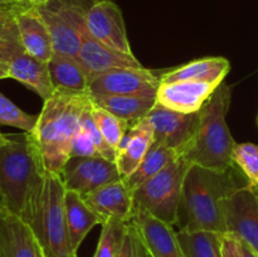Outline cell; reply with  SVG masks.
<instances>
[{"label":"cell","instance_id":"484cf974","mask_svg":"<svg viewBox=\"0 0 258 257\" xmlns=\"http://www.w3.org/2000/svg\"><path fill=\"white\" fill-rule=\"evenodd\" d=\"M176 234L185 257H223L222 233L178 231Z\"/></svg>","mask_w":258,"mask_h":257},{"label":"cell","instance_id":"4316f807","mask_svg":"<svg viewBox=\"0 0 258 257\" xmlns=\"http://www.w3.org/2000/svg\"><path fill=\"white\" fill-rule=\"evenodd\" d=\"M91 115H92L96 126L102 134L105 140L107 141L108 145L117 153V148L121 140L133 125L128 121L117 117L113 113L98 107L93 102L92 107H91Z\"/></svg>","mask_w":258,"mask_h":257},{"label":"cell","instance_id":"277c9868","mask_svg":"<svg viewBox=\"0 0 258 257\" xmlns=\"http://www.w3.org/2000/svg\"><path fill=\"white\" fill-rule=\"evenodd\" d=\"M231 98L232 87L222 82L199 110L196 138L181 156L191 165L221 171L236 166L232 154L237 143L226 122Z\"/></svg>","mask_w":258,"mask_h":257},{"label":"cell","instance_id":"8d00e7d4","mask_svg":"<svg viewBox=\"0 0 258 257\" xmlns=\"http://www.w3.org/2000/svg\"><path fill=\"white\" fill-rule=\"evenodd\" d=\"M237 238H238V237H237ZM239 246H241V252L243 257H258V252L254 248H252L247 242L239 239Z\"/></svg>","mask_w":258,"mask_h":257},{"label":"cell","instance_id":"ba28073f","mask_svg":"<svg viewBox=\"0 0 258 257\" xmlns=\"http://www.w3.org/2000/svg\"><path fill=\"white\" fill-rule=\"evenodd\" d=\"M154 127V141L183 156L190 148L199 125V111L183 113L156 103L148 115Z\"/></svg>","mask_w":258,"mask_h":257},{"label":"cell","instance_id":"6da1fadb","mask_svg":"<svg viewBox=\"0 0 258 257\" xmlns=\"http://www.w3.org/2000/svg\"><path fill=\"white\" fill-rule=\"evenodd\" d=\"M45 171L29 133L0 131V206L29 224L42 203Z\"/></svg>","mask_w":258,"mask_h":257},{"label":"cell","instance_id":"603a6c76","mask_svg":"<svg viewBox=\"0 0 258 257\" xmlns=\"http://www.w3.org/2000/svg\"><path fill=\"white\" fill-rule=\"evenodd\" d=\"M55 91L68 95H90V76L75 57L54 53L48 60Z\"/></svg>","mask_w":258,"mask_h":257},{"label":"cell","instance_id":"5bb4252c","mask_svg":"<svg viewBox=\"0 0 258 257\" xmlns=\"http://www.w3.org/2000/svg\"><path fill=\"white\" fill-rule=\"evenodd\" d=\"M83 198L103 221L116 218L130 222L135 212L134 191L123 178L111 181Z\"/></svg>","mask_w":258,"mask_h":257},{"label":"cell","instance_id":"2e32d148","mask_svg":"<svg viewBox=\"0 0 258 257\" xmlns=\"http://www.w3.org/2000/svg\"><path fill=\"white\" fill-rule=\"evenodd\" d=\"M0 257H44L32 228L2 206Z\"/></svg>","mask_w":258,"mask_h":257},{"label":"cell","instance_id":"e0dca14e","mask_svg":"<svg viewBox=\"0 0 258 257\" xmlns=\"http://www.w3.org/2000/svg\"><path fill=\"white\" fill-rule=\"evenodd\" d=\"M218 86L206 82L180 81L161 83L156 95L159 105L183 113L197 112L203 107Z\"/></svg>","mask_w":258,"mask_h":257},{"label":"cell","instance_id":"9a60e30c","mask_svg":"<svg viewBox=\"0 0 258 257\" xmlns=\"http://www.w3.org/2000/svg\"><path fill=\"white\" fill-rule=\"evenodd\" d=\"M131 221L135 223L153 257H185L173 226L141 208H135Z\"/></svg>","mask_w":258,"mask_h":257},{"label":"cell","instance_id":"b9f144b4","mask_svg":"<svg viewBox=\"0 0 258 257\" xmlns=\"http://www.w3.org/2000/svg\"><path fill=\"white\" fill-rule=\"evenodd\" d=\"M252 188L254 189V191H256V193H257V196H258V185H257V186H252Z\"/></svg>","mask_w":258,"mask_h":257},{"label":"cell","instance_id":"83f0119b","mask_svg":"<svg viewBox=\"0 0 258 257\" xmlns=\"http://www.w3.org/2000/svg\"><path fill=\"white\" fill-rule=\"evenodd\" d=\"M100 239L93 257H118L125 238L128 222L108 218L101 224Z\"/></svg>","mask_w":258,"mask_h":257},{"label":"cell","instance_id":"30bf717a","mask_svg":"<svg viewBox=\"0 0 258 257\" xmlns=\"http://www.w3.org/2000/svg\"><path fill=\"white\" fill-rule=\"evenodd\" d=\"M60 175L66 189L77 191L82 197L122 178L115 161L102 156H71Z\"/></svg>","mask_w":258,"mask_h":257},{"label":"cell","instance_id":"836d02e7","mask_svg":"<svg viewBox=\"0 0 258 257\" xmlns=\"http://www.w3.org/2000/svg\"><path fill=\"white\" fill-rule=\"evenodd\" d=\"M71 156H101L85 127L80 126L71 144Z\"/></svg>","mask_w":258,"mask_h":257},{"label":"cell","instance_id":"ab89813d","mask_svg":"<svg viewBox=\"0 0 258 257\" xmlns=\"http://www.w3.org/2000/svg\"><path fill=\"white\" fill-rule=\"evenodd\" d=\"M8 5H15V0H0V7H8Z\"/></svg>","mask_w":258,"mask_h":257},{"label":"cell","instance_id":"d4e9b609","mask_svg":"<svg viewBox=\"0 0 258 257\" xmlns=\"http://www.w3.org/2000/svg\"><path fill=\"white\" fill-rule=\"evenodd\" d=\"M178 158L180 156L175 151L154 141L139 168L128 178L125 179L126 184L131 190L135 191L139 186L160 173L168 164Z\"/></svg>","mask_w":258,"mask_h":257},{"label":"cell","instance_id":"f1b7e54d","mask_svg":"<svg viewBox=\"0 0 258 257\" xmlns=\"http://www.w3.org/2000/svg\"><path fill=\"white\" fill-rule=\"evenodd\" d=\"M15 15L0 22V62L10 63L15 57L25 52Z\"/></svg>","mask_w":258,"mask_h":257},{"label":"cell","instance_id":"f35d334b","mask_svg":"<svg viewBox=\"0 0 258 257\" xmlns=\"http://www.w3.org/2000/svg\"><path fill=\"white\" fill-rule=\"evenodd\" d=\"M15 4L23 8L33 7V0H15Z\"/></svg>","mask_w":258,"mask_h":257},{"label":"cell","instance_id":"44dd1931","mask_svg":"<svg viewBox=\"0 0 258 257\" xmlns=\"http://www.w3.org/2000/svg\"><path fill=\"white\" fill-rule=\"evenodd\" d=\"M66 222H67L68 237L71 247L77 256V251L91 229L97 224H102L103 219L86 203L80 193L66 189L64 194Z\"/></svg>","mask_w":258,"mask_h":257},{"label":"cell","instance_id":"8fae6325","mask_svg":"<svg viewBox=\"0 0 258 257\" xmlns=\"http://www.w3.org/2000/svg\"><path fill=\"white\" fill-rule=\"evenodd\" d=\"M227 233L247 242L258 252V196L251 185L242 186L223 202Z\"/></svg>","mask_w":258,"mask_h":257},{"label":"cell","instance_id":"3957f363","mask_svg":"<svg viewBox=\"0 0 258 257\" xmlns=\"http://www.w3.org/2000/svg\"><path fill=\"white\" fill-rule=\"evenodd\" d=\"M91 103L90 95H68L59 91L44 101L37 125L29 134L47 173L60 175L71 158L73 136Z\"/></svg>","mask_w":258,"mask_h":257},{"label":"cell","instance_id":"4fadbf2b","mask_svg":"<svg viewBox=\"0 0 258 257\" xmlns=\"http://www.w3.org/2000/svg\"><path fill=\"white\" fill-rule=\"evenodd\" d=\"M77 59L83 66L90 78L92 76L110 72L113 70H121V68H135V70L145 68L135 55L126 54L106 47L105 44L95 39L87 32V29L83 34Z\"/></svg>","mask_w":258,"mask_h":257},{"label":"cell","instance_id":"ffe728a7","mask_svg":"<svg viewBox=\"0 0 258 257\" xmlns=\"http://www.w3.org/2000/svg\"><path fill=\"white\" fill-rule=\"evenodd\" d=\"M9 77L37 93L43 101L52 97L55 91L48 62L38 59L27 52L15 57L9 63Z\"/></svg>","mask_w":258,"mask_h":257},{"label":"cell","instance_id":"4dcf8cb0","mask_svg":"<svg viewBox=\"0 0 258 257\" xmlns=\"http://www.w3.org/2000/svg\"><path fill=\"white\" fill-rule=\"evenodd\" d=\"M233 163L246 176L251 186L258 185V145L252 143L236 144L232 154Z\"/></svg>","mask_w":258,"mask_h":257},{"label":"cell","instance_id":"9c48e42d","mask_svg":"<svg viewBox=\"0 0 258 257\" xmlns=\"http://www.w3.org/2000/svg\"><path fill=\"white\" fill-rule=\"evenodd\" d=\"M160 85V76L148 68H121L92 76L90 78V96L138 95L156 97Z\"/></svg>","mask_w":258,"mask_h":257},{"label":"cell","instance_id":"d6986e66","mask_svg":"<svg viewBox=\"0 0 258 257\" xmlns=\"http://www.w3.org/2000/svg\"><path fill=\"white\" fill-rule=\"evenodd\" d=\"M20 39L28 54L48 62L54 54L52 35L37 8H23L15 15Z\"/></svg>","mask_w":258,"mask_h":257},{"label":"cell","instance_id":"60d3db41","mask_svg":"<svg viewBox=\"0 0 258 257\" xmlns=\"http://www.w3.org/2000/svg\"><path fill=\"white\" fill-rule=\"evenodd\" d=\"M49 2H52V0H33V5H34V7H38V5L47 4V3Z\"/></svg>","mask_w":258,"mask_h":257},{"label":"cell","instance_id":"8992f818","mask_svg":"<svg viewBox=\"0 0 258 257\" xmlns=\"http://www.w3.org/2000/svg\"><path fill=\"white\" fill-rule=\"evenodd\" d=\"M190 166L181 156L168 164L134 191L135 208L144 209L171 226L176 224L184 179Z\"/></svg>","mask_w":258,"mask_h":257},{"label":"cell","instance_id":"74e56055","mask_svg":"<svg viewBox=\"0 0 258 257\" xmlns=\"http://www.w3.org/2000/svg\"><path fill=\"white\" fill-rule=\"evenodd\" d=\"M4 78H10L9 77V63L0 62V80H4Z\"/></svg>","mask_w":258,"mask_h":257},{"label":"cell","instance_id":"7bdbcfd3","mask_svg":"<svg viewBox=\"0 0 258 257\" xmlns=\"http://www.w3.org/2000/svg\"><path fill=\"white\" fill-rule=\"evenodd\" d=\"M257 126H258V116H257Z\"/></svg>","mask_w":258,"mask_h":257},{"label":"cell","instance_id":"d590c367","mask_svg":"<svg viewBox=\"0 0 258 257\" xmlns=\"http://www.w3.org/2000/svg\"><path fill=\"white\" fill-rule=\"evenodd\" d=\"M20 9H23V7L19 5H8V7H0V22L5 20L7 18L15 15Z\"/></svg>","mask_w":258,"mask_h":257},{"label":"cell","instance_id":"7c38bea8","mask_svg":"<svg viewBox=\"0 0 258 257\" xmlns=\"http://www.w3.org/2000/svg\"><path fill=\"white\" fill-rule=\"evenodd\" d=\"M86 28L95 39L106 47L126 54H134L122 12L112 0H100L91 7L86 17Z\"/></svg>","mask_w":258,"mask_h":257},{"label":"cell","instance_id":"7a4b0ae2","mask_svg":"<svg viewBox=\"0 0 258 257\" xmlns=\"http://www.w3.org/2000/svg\"><path fill=\"white\" fill-rule=\"evenodd\" d=\"M248 180L237 166L213 170L191 165L184 179L176 226L179 231L227 233L223 202Z\"/></svg>","mask_w":258,"mask_h":257},{"label":"cell","instance_id":"ac0fdd59","mask_svg":"<svg viewBox=\"0 0 258 257\" xmlns=\"http://www.w3.org/2000/svg\"><path fill=\"white\" fill-rule=\"evenodd\" d=\"M153 143L154 127L148 117L128 128L116 153V165L123 179L128 178L139 168Z\"/></svg>","mask_w":258,"mask_h":257},{"label":"cell","instance_id":"cb8c5ba5","mask_svg":"<svg viewBox=\"0 0 258 257\" xmlns=\"http://www.w3.org/2000/svg\"><path fill=\"white\" fill-rule=\"evenodd\" d=\"M91 100L96 106L128 121L131 125L148 117L149 113L158 103L156 97L138 95L91 96Z\"/></svg>","mask_w":258,"mask_h":257},{"label":"cell","instance_id":"d6a6232c","mask_svg":"<svg viewBox=\"0 0 258 257\" xmlns=\"http://www.w3.org/2000/svg\"><path fill=\"white\" fill-rule=\"evenodd\" d=\"M91 107H92V103H91L90 107L86 108V111L83 112L82 118H81V126L85 127L86 130H87V133L90 134L93 143H95L98 154H100L102 158L111 161H115L116 163V150H113V149L108 145L107 141L105 140L102 134L100 133V130H98L97 126H96L92 115H91Z\"/></svg>","mask_w":258,"mask_h":257},{"label":"cell","instance_id":"7402d4cb","mask_svg":"<svg viewBox=\"0 0 258 257\" xmlns=\"http://www.w3.org/2000/svg\"><path fill=\"white\" fill-rule=\"evenodd\" d=\"M231 70V63L223 57H207L168 71L160 76L161 83L193 81L219 86Z\"/></svg>","mask_w":258,"mask_h":257},{"label":"cell","instance_id":"1f68e13d","mask_svg":"<svg viewBox=\"0 0 258 257\" xmlns=\"http://www.w3.org/2000/svg\"><path fill=\"white\" fill-rule=\"evenodd\" d=\"M118 257H153L133 221L128 222Z\"/></svg>","mask_w":258,"mask_h":257},{"label":"cell","instance_id":"e575fe53","mask_svg":"<svg viewBox=\"0 0 258 257\" xmlns=\"http://www.w3.org/2000/svg\"><path fill=\"white\" fill-rule=\"evenodd\" d=\"M222 249H223V257H243L239 246V239L232 233L222 234Z\"/></svg>","mask_w":258,"mask_h":257},{"label":"cell","instance_id":"5b68a950","mask_svg":"<svg viewBox=\"0 0 258 257\" xmlns=\"http://www.w3.org/2000/svg\"><path fill=\"white\" fill-rule=\"evenodd\" d=\"M64 194L62 175L47 173L42 203L34 219L28 224L44 257H77L73 253L68 237Z\"/></svg>","mask_w":258,"mask_h":257},{"label":"cell","instance_id":"f546056e","mask_svg":"<svg viewBox=\"0 0 258 257\" xmlns=\"http://www.w3.org/2000/svg\"><path fill=\"white\" fill-rule=\"evenodd\" d=\"M37 120L38 115L27 113L0 92V125L13 126L24 133H32Z\"/></svg>","mask_w":258,"mask_h":257},{"label":"cell","instance_id":"52a82bcc","mask_svg":"<svg viewBox=\"0 0 258 257\" xmlns=\"http://www.w3.org/2000/svg\"><path fill=\"white\" fill-rule=\"evenodd\" d=\"M95 3L90 0H52L35 7L49 29L57 54L77 58L86 32V17Z\"/></svg>","mask_w":258,"mask_h":257}]
</instances>
